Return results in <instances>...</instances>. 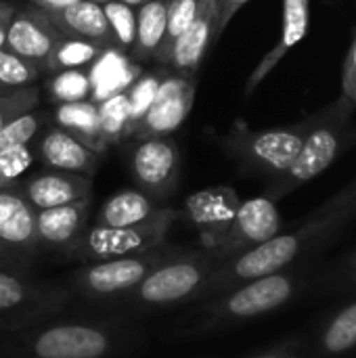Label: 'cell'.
I'll list each match as a JSON object with an SVG mask.
<instances>
[{
  "label": "cell",
  "instance_id": "obj_1",
  "mask_svg": "<svg viewBox=\"0 0 356 358\" xmlns=\"http://www.w3.org/2000/svg\"><path fill=\"white\" fill-rule=\"evenodd\" d=\"M308 260L183 308L172 323L170 340L193 342L212 338L283 310L315 285L317 268Z\"/></svg>",
  "mask_w": 356,
  "mask_h": 358
},
{
  "label": "cell",
  "instance_id": "obj_2",
  "mask_svg": "<svg viewBox=\"0 0 356 358\" xmlns=\"http://www.w3.org/2000/svg\"><path fill=\"white\" fill-rule=\"evenodd\" d=\"M145 344L147 331L128 315L55 317L23 331L0 334V358H126Z\"/></svg>",
  "mask_w": 356,
  "mask_h": 358
},
{
  "label": "cell",
  "instance_id": "obj_3",
  "mask_svg": "<svg viewBox=\"0 0 356 358\" xmlns=\"http://www.w3.org/2000/svg\"><path fill=\"white\" fill-rule=\"evenodd\" d=\"M346 227L348 224L338 218H317L306 214L294 229L281 231L273 239L222 262L204 283L197 302L220 296L248 281L281 273L306 258H313Z\"/></svg>",
  "mask_w": 356,
  "mask_h": 358
},
{
  "label": "cell",
  "instance_id": "obj_4",
  "mask_svg": "<svg viewBox=\"0 0 356 358\" xmlns=\"http://www.w3.org/2000/svg\"><path fill=\"white\" fill-rule=\"evenodd\" d=\"M220 264L222 262L212 252L189 248L185 254L155 268L105 313H120L138 319L145 315L193 306L204 283Z\"/></svg>",
  "mask_w": 356,
  "mask_h": 358
},
{
  "label": "cell",
  "instance_id": "obj_5",
  "mask_svg": "<svg viewBox=\"0 0 356 358\" xmlns=\"http://www.w3.org/2000/svg\"><path fill=\"white\" fill-rule=\"evenodd\" d=\"M355 103H350L346 96H340L332 107L315 113V124L306 134L300 153L281 176L264 185V197L281 201L334 166V162L348 149L355 138Z\"/></svg>",
  "mask_w": 356,
  "mask_h": 358
},
{
  "label": "cell",
  "instance_id": "obj_6",
  "mask_svg": "<svg viewBox=\"0 0 356 358\" xmlns=\"http://www.w3.org/2000/svg\"><path fill=\"white\" fill-rule=\"evenodd\" d=\"M187 250L189 248L164 241L134 256L94 264H80L69 271L63 283L73 300H82L86 304H94L107 310L111 304L132 292L143 279H147L155 268L185 254Z\"/></svg>",
  "mask_w": 356,
  "mask_h": 358
},
{
  "label": "cell",
  "instance_id": "obj_7",
  "mask_svg": "<svg viewBox=\"0 0 356 358\" xmlns=\"http://www.w3.org/2000/svg\"><path fill=\"white\" fill-rule=\"evenodd\" d=\"M313 124L315 115L283 128H235L227 136H222L220 145L243 174L260 178L266 185L281 176L294 164Z\"/></svg>",
  "mask_w": 356,
  "mask_h": 358
},
{
  "label": "cell",
  "instance_id": "obj_8",
  "mask_svg": "<svg viewBox=\"0 0 356 358\" xmlns=\"http://www.w3.org/2000/svg\"><path fill=\"white\" fill-rule=\"evenodd\" d=\"M174 222H176V210L170 206H164L151 220L134 227L113 229V227H97L90 222L80 233V237L65 250L61 258L80 266V264H94V262L134 256L168 241V233Z\"/></svg>",
  "mask_w": 356,
  "mask_h": 358
},
{
  "label": "cell",
  "instance_id": "obj_9",
  "mask_svg": "<svg viewBox=\"0 0 356 358\" xmlns=\"http://www.w3.org/2000/svg\"><path fill=\"white\" fill-rule=\"evenodd\" d=\"M71 302L65 283L0 268V334L23 331L50 321Z\"/></svg>",
  "mask_w": 356,
  "mask_h": 358
},
{
  "label": "cell",
  "instance_id": "obj_10",
  "mask_svg": "<svg viewBox=\"0 0 356 358\" xmlns=\"http://www.w3.org/2000/svg\"><path fill=\"white\" fill-rule=\"evenodd\" d=\"M128 172L136 189L153 201L166 206L180 187V149L172 136H153L132 141L128 153Z\"/></svg>",
  "mask_w": 356,
  "mask_h": 358
},
{
  "label": "cell",
  "instance_id": "obj_11",
  "mask_svg": "<svg viewBox=\"0 0 356 358\" xmlns=\"http://www.w3.org/2000/svg\"><path fill=\"white\" fill-rule=\"evenodd\" d=\"M241 197L229 185H216L191 193L183 208L176 210V220L185 222L191 231L197 233L201 248L206 252H216L222 243L237 210Z\"/></svg>",
  "mask_w": 356,
  "mask_h": 358
},
{
  "label": "cell",
  "instance_id": "obj_12",
  "mask_svg": "<svg viewBox=\"0 0 356 358\" xmlns=\"http://www.w3.org/2000/svg\"><path fill=\"white\" fill-rule=\"evenodd\" d=\"M40 256L36 235V210L17 187L0 189V258L10 271L27 273Z\"/></svg>",
  "mask_w": 356,
  "mask_h": 358
},
{
  "label": "cell",
  "instance_id": "obj_13",
  "mask_svg": "<svg viewBox=\"0 0 356 358\" xmlns=\"http://www.w3.org/2000/svg\"><path fill=\"white\" fill-rule=\"evenodd\" d=\"M195 101V76H185L170 71L164 76L159 90L143 115V120L130 130L128 141H143L153 136H172L187 115L191 113Z\"/></svg>",
  "mask_w": 356,
  "mask_h": 358
},
{
  "label": "cell",
  "instance_id": "obj_14",
  "mask_svg": "<svg viewBox=\"0 0 356 358\" xmlns=\"http://www.w3.org/2000/svg\"><path fill=\"white\" fill-rule=\"evenodd\" d=\"M283 231V218L279 214L277 201L260 195L248 201H241L222 243L212 252L220 262H227Z\"/></svg>",
  "mask_w": 356,
  "mask_h": 358
},
{
  "label": "cell",
  "instance_id": "obj_15",
  "mask_svg": "<svg viewBox=\"0 0 356 358\" xmlns=\"http://www.w3.org/2000/svg\"><path fill=\"white\" fill-rule=\"evenodd\" d=\"M61 38L63 34L55 27L46 10L34 4L21 6V8L17 6L8 23L4 48L29 63L44 65L52 46Z\"/></svg>",
  "mask_w": 356,
  "mask_h": 358
},
{
  "label": "cell",
  "instance_id": "obj_16",
  "mask_svg": "<svg viewBox=\"0 0 356 358\" xmlns=\"http://www.w3.org/2000/svg\"><path fill=\"white\" fill-rule=\"evenodd\" d=\"M94 197L88 195L84 199L38 210L36 212V235L40 243V254H59L63 256L65 250L80 237V233L90 224Z\"/></svg>",
  "mask_w": 356,
  "mask_h": 358
},
{
  "label": "cell",
  "instance_id": "obj_17",
  "mask_svg": "<svg viewBox=\"0 0 356 358\" xmlns=\"http://www.w3.org/2000/svg\"><path fill=\"white\" fill-rule=\"evenodd\" d=\"M15 187L36 212L84 199L92 195L94 189L90 176L48 168L21 178Z\"/></svg>",
  "mask_w": 356,
  "mask_h": 358
},
{
  "label": "cell",
  "instance_id": "obj_18",
  "mask_svg": "<svg viewBox=\"0 0 356 358\" xmlns=\"http://www.w3.org/2000/svg\"><path fill=\"white\" fill-rule=\"evenodd\" d=\"M34 155L48 170L73 172L90 178L97 174L103 159L59 126H48L40 132V136L36 138Z\"/></svg>",
  "mask_w": 356,
  "mask_h": 358
},
{
  "label": "cell",
  "instance_id": "obj_19",
  "mask_svg": "<svg viewBox=\"0 0 356 358\" xmlns=\"http://www.w3.org/2000/svg\"><path fill=\"white\" fill-rule=\"evenodd\" d=\"M356 350V294L325 315L311 338H304V358H346Z\"/></svg>",
  "mask_w": 356,
  "mask_h": 358
},
{
  "label": "cell",
  "instance_id": "obj_20",
  "mask_svg": "<svg viewBox=\"0 0 356 358\" xmlns=\"http://www.w3.org/2000/svg\"><path fill=\"white\" fill-rule=\"evenodd\" d=\"M218 36V2L210 0L204 13L195 19V23L172 42L164 59V67L176 73L195 76L201 59Z\"/></svg>",
  "mask_w": 356,
  "mask_h": 358
},
{
  "label": "cell",
  "instance_id": "obj_21",
  "mask_svg": "<svg viewBox=\"0 0 356 358\" xmlns=\"http://www.w3.org/2000/svg\"><path fill=\"white\" fill-rule=\"evenodd\" d=\"M86 71L90 78V101L94 105L128 90L141 76L138 63L118 46H107Z\"/></svg>",
  "mask_w": 356,
  "mask_h": 358
},
{
  "label": "cell",
  "instance_id": "obj_22",
  "mask_svg": "<svg viewBox=\"0 0 356 358\" xmlns=\"http://www.w3.org/2000/svg\"><path fill=\"white\" fill-rule=\"evenodd\" d=\"M311 25V0H283V25H281V36L266 52V57L260 61V65L254 69V73L248 80L245 94H252L256 86L273 71V67L285 57L290 48H294L308 31Z\"/></svg>",
  "mask_w": 356,
  "mask_h": 358
},
{
  "label": "cell",
  "instance_id": "obj_23",
  "mask_svg": "<svg viewBox=\"0 0 356 358\" xmlns=\"http://www.w3.org/2000/svg\"><path fill=\"white\" fill-rule=\"evenodd\" d=\"M48 17L55 23V27L67 38H84L92 42H101L105 46H113V36L101 4H94L90 0H80L67 8L50 10Z\"/></svg>",
  "mask_w": 356,
  "mask_h": 358
},
{
  "label": "cell",
  "instance_id": "obj_24",
  "mask_svg": "<svg viewBox=\"0 0 356 358\" xmlns=\"http://www.w3.org/2000/svg\"><path fill=\"white\" fill-rule=\"evenodd\" d=\"M162 208H164L162 203L153 201L149 195H145L138 189H122L103 201V206L94 214L92 224L113 227V229L134 227L151 220Z\"/></svg>",
  "mask_w": 356,
  "mask_h": 358
},
{
  "label": "cell",
  "instance_id": "obj_25",
  "mask_svg": "<svg viewBox=\"0 0 356 358\" xmlns=\"http://www.w3.org/2000/svg\"><path fill=\"white\" fill-rule=\"evenodd\" d=\"M52 126L63 128L73 138H78L82 145H86L97 155L107 153V145L101 136L99 126V107L92 101H80V103H67V105H55L50 111Z\"/></svg>",
  "mask_w": 356,
  "mask_h": 358
},
{
  "label": "cell",
  "instance_id": "obj_26",
  "mask_svg": "<svg viewBox=\"0 0 356 358\" xmlns=\"http://www.w3.org/2000/svg\"><path fill=\"white\" fill-rule=\"evenodd\" d=\"M170 0H149L136 10V36L130 48V57L136 63H147L157 57L168 27Z\"/></svg>",
  "mask_w": 356,
  "mask_h": 358
},
{
  "label": "cell",
  "instance_id": "obj_27",
  "mask_svg": "<svg viewBox=\"0 0 356 358\" xmlns=\"http://www.w3.org/2000/svg\"><path fill=\"white\" fill-rule=\"evenodd\" d=\"M107 46L101 42L84 40V38H67L63 36L50 50V55L44 61V73H55L63 69H88L99 55Z\"/></svg>",
  "mask_w": 356,
  "mask_h": 358
},
{
  "label": "cell",
  "instance_id": "obj_28",
  "mask_svg": "<svg viewBox=\"0 0 356 358\" xmlns=\"http://www.w3.org/2000/svg\"><path fill=\"white\" fill-rule=\"evenodd\" d=\"M50 111L38 107L13 117L0 128V153L17 147H29V143L36 141L40 132L50 126Z\"/></svg>",
  "mask_w": 356,
  "mask_h": 358
},
{
  "label": "cell",
  "instance_id": "obj_29",
  "mask_svg": "<svg viewBox=\"0 0 356 358\" xmlns=\"http://www.w3.org/2000/svg\"><path fill=\"white\" fill-rule=\"evenodd\" d=\"M46 96L52 105L90 101V78L86 69H63L48 73L44 82Z\"/></svg>",
  "mask_w": 356,
  "mask_h": 358
},
{
  "label": "cell",
  "instance_id": "obj_30",
  "mask_svg": "<svg viewBox=\"0 0 356 358\" xmlns=\"http://www.w3.org/2000/svg\"><path fill=\"white\" fill-rule=\"evenodd\" d=\"M317 289L329 296H355L356 294V248L329 262L325 268H317Z\"/></svg>",
  "mask_w": 356,
  "mask_h": 358
},
{
  "label": "cell",
  "instance_id": "obj_31",
  "mask_svg": "<svg viewBox=\"0 0 356 358\" xmlns=\"http://www.w3.org/2000/svg\"><path fill=\"white\" fill-rule=\"evenodd\" d=\"M97 107H99V126H101L103 143L107 147L124 143L128 138V126H130V109H128L126 90L101 101Z\"/></svg>",
  "mask_w": 356,
  "mask_h": 358
},
{
  "label": "cell",
  "instance_id": "obj_32",
  "mask_svg": "<svg viewBox=\"0 0 356 358\" xmlns=\"http://www.w3.org/2000/svg\"><path fill=\"white\" fill-rule=\"evenodd\" d=\"M168 73V67H159V69H149V71H141V76L130 84V88L126 90L128 96V109H130V126H128V134L130 130L143 120V115L147 113V109L151 107L159 84L164 80V76ZM128 141V138H126Z\"/></svg>",
  "mask_w": 356,
  "mask_h": 358
},
{
  "label": "cell",
  "instance_id": "obj_33",
  "mask_svg": "<svg viewBox=\"0 0 356 358\" xmlns=\"http://www.w3.org/2000/svg\"><path fill=\"white\" fill-rule=\"evenodd\" d=\"M208 2L210 0H170V6H168V27H166L164 44H162V48H159V52L155 57L157 63L164 65V59H166L172 42L195 23V19L204 13Z\"/></svg>",
  "mask_w": 356,
  "mask_h": 358
},
{
  "label": "cell",
  "instance_id": "obj_34",
  "mask_svg": "<svg viewBox=\"0 0 356 358\" xmlns=\"http://www.w3.org/2000/svg\"><path fill=\"white\" fill-rule=\"evenodd\" d=\"M42 73H44L42 65L29 63V61L8 52L6 48L0 50V90L34 86Z\"/></svg>",
  "mask_w": 356,
  "mask_h": 358
},
{
  "label": "cell",
  "instance_id": "obj_35",
  "mask_svg": "<svg viewBox=\"0 0 356 358\" xmlns=\"http://www.w3.org/2000/svg\"><path fill=\"white\" fill-rule=\"evenodd\" d=\"M103 13L113 36V46L122 48L124 52H130L136 36V10L120 0H111L103 4Z\"/></svg>",
  "mask_w": 356,
  "mask_h": 358
},
{
  "label": "cell",
  "instance_id": "obj_36",
  "mask_svg": "<svg viewBox=\"0 0 356 358\" xmlns=\"http://www.w3.org/2000/svg\"><path fill=\"white\" fill-rule=\"evenodd\" d=\"M311 216L338 218V220L350 224L356 218V178L344 189H340L336 195H332L327 201H323L317 210H313Z\"/></svg>",
  "mask_w": 356,
  "mask_h": 358
},
{
  "label": "cell",
  "instance_id": "obj_37",
  "mask_svg": "<svg viewBox=\"0 0 356 358\" xmlns=\"http://www.w3.org/2000/svg\"><path fill=\"white\" fill-rule=\"evenodd\" d=\"M40 92L36 86L15 88V90H0V128L10 122L13 117L31 111L38 107Z\"/></svg>",
  "mask_w": 356,
  "mask_h": 358
},
{
  "label": "cell",
  "instance_id": "obj_38",
  "mask_svg": "<svg viewBox=\"0 0 356 358\" xmlns=\"http://www.w3.org/2000/svg\"><path fill=\"white\" fill-rule=\"evenodd\" d=\"M34 162V151L29 147H17L0 153V189L15 187Z\"/></svg>",
  "mask_w": 356,
  "mask_h": 358
},
{
  "label": "cell",
  "instance_id": "obj_39",
  "mask_svg": "<svg viewBox=\"0 0 356 358\" xmlns=\"http://www.w3.org/2000/svg\"><path fill=\"white\" fill-rule=\"evenodd\" d=\"M248 358H304V336L294 334Z\"/></svg>",
  "mask_w": 356,
  "mask_h": 358
},
{
  "label": "cell",
  "instance_id": "obj_40",
  "mask_svg": "<svg viewBox=\"0 0 356 358\" xmlns=\"http://www.w3.org/2000/svg\"><path fill=\"white\" fill-rule=\"evenodd\" d=\"M342 96H346L350 103L356 105V38L344 63V94Z\"/></svg>",
  "mask_w": 356,
  "mask_h": 358
},
{
  "label": "cell",
  "instance_id": "obj_41",
  "mask_svg": "<svg viewBox=\"0 0 356 358\" xmlns=\"http://www.w3.org/2000/svg\"><path fill=\"white\" fill-rule=\"evenodd\" d=\"M218 2V31L222 34L229 21L237 15V10L248 2V0H216Z\"/></svg>",
  "mask_w": 356,
  "mask_h": 358
},
{
  "label": "cell",
  "instance_id": "obj_42",
  "mask_svg": "<svg viewBox=\"0 0 356 358\" xmlns=\"http://www.w3.org/2000/svg\"><path fill=\"white\" fill-rule=\"evenodd\" d=\"M15 4L8 2V0H0V50L4 48V40H6V31H8V23H10V17L15 13Z\"/></svg>",
  "mask_w": 356,
  "mask_h": 358
},
{
  "label": "cell",
  "instance_id": "obj_43",
  "mask_svg": "<svg viewBox=\"0 0 356 358\" xmlns=\"http://www.w3.org/2000/svg\"><path fill=\"white\" fill-rule=\"evenodd\" d=\"M34 6H38V8H42V10H61V8H67V6H71V4H76V2H80V0H29Z\"/></svg>",
  "mask_w": 356,
  "mask_h": 358
},
{
  "label": "cell",
  "instance_id": "obj_44",
  "mask_svg": "<svg viewBox=\"0 0 356 358\" xmlns=\"http://www.w3.org/2000/svg\"><path fill=\"white\" fill-rule=\"evenodd\" d=\"M120 2H124V4H128V6H132V8H138L141 4H145V2H149V0H120Z\"/></svg>",
  "mask_w": 356,
  "mask_h": 358
},
{
  "label": "cell",
  "instance_id": "obj_45",
  "mask_svg": "<svg viewBox=\"0 0 356 358\" xmlns=\"http://www.w3.org/2000/svg\"><path fill=\"white\" fill-rule=\"evenodd\" d=\"M90 2H94V4H101V6H103V4H107V2H111V0H90Z\"/></svg>",
  "mask_w": 356,
  "mask_h": 358
},
{
  "label": "cell",
  "instance_id": "obj_46",
  "mask_svg": "<svg viewBox=\"0 0 356 358\" xmlns=\"http://www.w3.org/2000/svg\"><path fill=\"white\" fill-rule=\"evenodd\" d=\"M0 268H4V271H10V268H8V266H6V262H4V260H2V258H0Z\"/></svg>",
  "mask_w": 356,
  "mask_h": 358
}]
</instances>
